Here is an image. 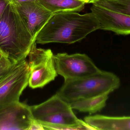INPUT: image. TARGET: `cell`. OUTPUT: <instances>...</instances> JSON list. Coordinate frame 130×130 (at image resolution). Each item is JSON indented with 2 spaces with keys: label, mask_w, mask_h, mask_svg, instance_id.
Returning <instances> with one entry per match:
<instances>
[{
  "label": "cell",
  "mask_w": 130,
  "mask_h": 130,
  "mask_svg": "<svg viewBox=\"0 0 130 130\" xmlns=\"http://www.w3.org/2000/svg\"><path fill=\"white\" fill-rule=\"evenodd\" d=\"M100 28V23L92 12L84 14L74 11L58 12L53 14L40 31L36 42L72 44Z\"/></svg>",
  "instance_id": "obj_1"
},
{
  "label": "cell",
  "mask_w": 130,
  "mask_h": 130,
  "mask_svg": "<svg viewBox=\"0 0 130 130\" xmlns=\"http://www.w3.org/2000/svg\"><path fill=\"white\" fill-rule=\"evenodd\" d=\"M36 40L11 3L0 19V47L2 52L16 62L26 59Z\"/></svg>",
  "instance_id": "obj_2"
},
{
  "label": "cell",
  "mask_w": 130,
  "mask_h": 130,
  "mask_svg": "<svg viewBox=\"0 0 130 130\" xmlns=\"http://www.w3.org/2000/svg\"><path fill=\"white\" fill-rule=\"evenodd\" d=\"M30 107L34 119L45 130H95L78 119L69 104L57 94L40 104Z\"/></svg>",
  "instance_id": "obj_3"
},
{
  "label": "cell",
  "mask_w": 130,
  "mask_h": 130,
  "mask_svg": "<svg viewBox=\"0 0 130 130\" xmlns=\"http://www.w3.org/2000/svg\"><path fill=\"white\" fill-rule=\"evenodd\" d=\"M120 80L112 73L101 71L75 80L65 81L57 94L69 104L89 98L110 94L119 88Z\"/></svg>",
  "instance_id": "obj_4"
},
{
  "label": "cell",
  "mask_w": 130,
  "mask_h": 130,
  "mask_svg": "<svg viewBox=\"0 0 130 130\" xmlns=\"http://www.w3.org/2000/svg\"><path fill=\"white\" fill-rule=\"evenodd\" d=\"M28 56L30 69L29 87L33 89L42 88L55 80L58 74L51 49L37 48L36 41Z\"/></svg>",
  "instance_id": "obj_5"
},
{
  "label": "cell",
  "mask_w": 130,
  "mask_h": 130,
  "mask_svg": "<svg viewBox=\"0 0 130 130\" xmlns=\"http://www.w3.org/2000/svg\"><path fill=\"white\" fill-rule=\"evenodd\" d=\"M30 69L26 59L18 62L6 75L0 79V107L20 101L28 85Z\"/></svg>",
  "instance_id": "obj_6"
},
{
  "label": "cell",
  "mask_w": 130,
  "mask_h": 130,
  "mask_svg": "<svg viewBox=\"0 0 130 130\" xmlns=\"http://www.w3.org/2000/svg\"><path fill=\"white\" fill-rule=\"evenodd\" d=\"M54 57L57 73L62 76L65 81L87 77L101 70L86 54L62 53L54 55Z\"/></svg>",
  "instance_id": "obj_7"
},
{
  "label": "cell",
  "mask_w": 130,
  "mask_h": 130,
  "mask_svg": "<svg viewBox=\"0 0 130 130\" xmlns=\"http://www.w3.org/2000/svg\"><path fill=\"white\" fill-rule=\"evenodd\" d=\"M34 120L30 106L20 101L0 107V130H29Z\"/></svg>",
  "instance_id": "obj_8"
},
{
  "label": "cell",
  "mask_w": 130,
  "mask_h": 130,
  "mask_svg": "<svg viewBox=\"0 0 130 130\" xmlns=\"http://www.w3.org/2000/svg\"><path fill=\"white\" fill-rule=\"evenodd\" d=\"M14 6L36 40L37 34L53 15V13L36 0L25 2Z\"/></svg>",
  "instance_id": "obj_9"
},
{
  "label": "cell",
  "mask_w": 130,
  "mask_h": 130,
  "mask_svg": "<svg viewBox=\"0 0 130 130\" xmlns=\"http://www.w3.org/2000/svg\"><path fill=\"white\" fill-rule=\"evenodd\" d=\"M91 12L96 17L100 30L109 31L119 35L130 34V16L117 13L92 4Z\"/></svg>",
  "instance_id": "obj_10"
},
{
  "label": "cell",
  "mask_w": 130,
  "mask_h": 130,
  "mask_svg": "<svg viewBox=\"0 0 130 130\" xmlns=\"http://www.w3.org/2000/svg\"><path fill=\"white\" fill-rule=\"evenodd\" d=\"M84 121L95 130H130V116L96 115L85 117Z\"/></svg>",
  "instance_id": "obj_11"
},
{
  "label": "cell",
  "mask_w": 130,
  "mask_h": 130,
  "mask_svg": "<svg viewBox=\"0 0 130 130\" xmlns=\"http://www.w3.org/2000/svg\"><path fill=\"white\" fill-rule=\"evenodd\" d=\"M53 14L63 11H82L86 3L79 0H36Z\"/></svg>",
  "instance_id": "obj_12"
},
{
  "label": "cell",
  "mask_w": 130,
  "mask_h": 130,
  "mask_svg": "<svg viewBox=\"0 0 130 130\" xmlns=\"http://www.w3.org/2000/svg\"><path fill=\"white\" fill-rule=\"evenodd\" d=\"M108 93L74 102L69 104L72 109L90 114L101 111L105 106Z\"/></svg>",
  "instance_id": "obj_13"
},
{
  "label": "cell",
  "mask_w": 130,
  "mask_h": 130,
  "mask_svg": "<svg viewBox=\"0 0 130 130\" xmlns=\"http://www.w3.org/2000/svg\"><path fill=\"white\" fill-rule=\"evenodd\" d=\"M94 4L110 10L130 16V0H98Z\"/></svg>",
  "instance_id": "obj_14"
},
{
  "label": "cell",
  "mask_w": 130,
  "mask_h": 130,
  "mask_svg": "<svg viewBox=\"0 0 130 130\" xmlns=\"http://www.w3.org/2000/svg\"><path fill=\"white\" fill-rule=\"evenodd\" d=\"M17 62L4 55L0 59V79L8 73Z\"/></svg>",
  "instance_id": "obj_15"
},
{
  "label": "cell",
  "mask_w": 130,
  "mask_h": 130,
  "mask_svg": "<svg viewBox=\"0 0 130 130\" xmlns=\"http://www.w3.org/2000/svg\"><path fill=\"white\" fill-rule=\"evenodd\" d=\"M10 3V0H0V19L7 7Z\"/></svg>",
  "instance_id": "obj_16"
},
{
  "label": "cell",
  "mask_w": 130,
  "mask_h": 130,
  "mask_svg": "<svg viewBox=\"0 0 130 130\" xmlns=\"http://www.w3.org/2000/svg\"><path fill=\"white\" fill-rule=\"evenodd\" d=\"M31 130L45 129H44L42 125L40 123L37 122V121L34 120L29 129V130Z\"/></svg>",
  "instance_id": "obj_17"
},
{
  "label": "cell",
  "mask_w": 130,
  "mask_h": 130,
  "mask_svg": "<svg viewBox=\"0 0 130 130\" xmlns=\"http://www.w3.org/2000/svg\"><path fill=\"white\" fill-rule=\"evenodd\" d=\"M34 1H35V0H10L11 3L14 5H17L20 3L25 2Z\"/></svg>",
  "instance_id": "obj_18"
},
{
  "label": "cell",
  "mask_w": 130,
  "mask_h": 130,
  "mask_svg": "<svg viewBox=\"0 0 130 130\" xmlns=\"http://www.w3.org/2000/svg\"><path fill=\"white\" fill-rule=\"evenodd\" d=\"M79 1H82L86 2V4H94L96 2L98 1V0H79Z\"/></svg>",
  "instance_id": "obj_19"
},
{
  "label": "cell",
  "mask_w": 130,
  "mask_h": 130,
  "mask_svg": "<svg viewBox=\"0 0 130 130\" xmlns=\"http://www.w3.org/2000/svg\"><path fill=\"white\" fill-rule=\"evenodd\" d=\"M4 55H5L4 53H3L1 52H0V59H1V58L2 57V56Z\"/></svg>",
  "instance_id": "obj_20"
},
{
  "label": "cell",
  "mask_w": 130,
  "mask_h": 130,
  "mask_svg": "<svg viewBox=\"0 0 130 130\" xmlns=\"http://www.w3.org/2000/svg\"><path fill=\"white\" fill-rule=\"evenodd\" d=\"M0 52H1L3 53V52H2V50H1V47H0Z\"/></svg>",
  "instance_id": "obj_21"
}]
</instances>
